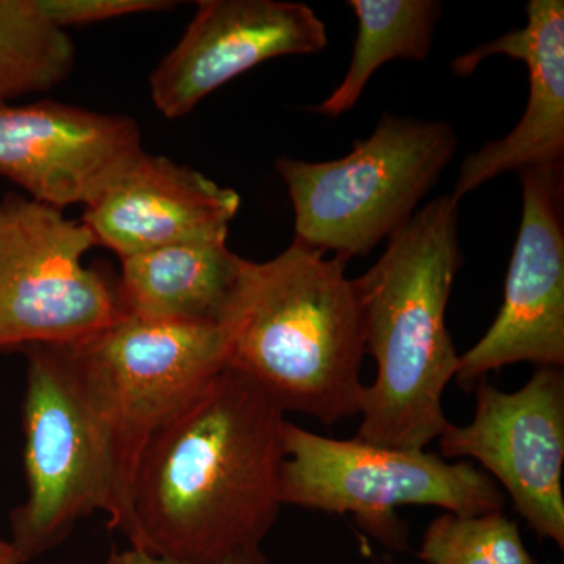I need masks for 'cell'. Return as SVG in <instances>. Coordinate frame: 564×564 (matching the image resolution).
Wrapping results in <instances>:
<instances>
[{"mask_svg": "<svg viewBox=\"0 0 564 564\" xmlns=\"http://www.w3.org/2000/svg\"><path fill=\"white\" fill-rule=\"evenodd\" d=\"M239 207L236 191L144 152L82 221L98 245L124 259L170 245L226 240Z\"/></svg>", "mask_w": 564, "mask_h": 564, "instance_id": "obj_14", "label": "cell"}, {"mask_svg": "<svg viewBox=\"0 0 564 564\" xmlns=\"http://www.w3.org/2000/svg\"><path fill=\"white\" fill-rule=\"evenodd\" d=\"M463 261L459 202L443 195L415 212L383 256L352 280L366 352L378 367L355 440L423 451L447 429L443 395L459 356L445 313Z\"/></svg>", "mask_w": 564, "mask_h": 564, "instance_id": "obj_2", "label": "cell"}, {"mask_svg": "<svg viewBox=\"0 0 564 564\" xmlns=\"http://www.w3.org/2000/svg\"><path fill=\"white\" fill-rule=\"evenodd\" d=\"M143 154L132 118L55 101L0 104V176L35 202L87 209Z\"/></svg>", "mask_w": 564, "mask_h": 564, "instance_id": "obj_11", "label": "cell"}, {"mask_svg": "<svg viewBox=\"0 0 564 564\" xmlns=\"http://www.w3.org/2000/svg\"><path fill=\"white\" fill-rule=\"evenodd\" d=\"M95 247L91 229L58 207L0 199V350L82 343L124 317L118 284L82 262Z\"/></svg>", "mask_w": 564, "mask_h": 564, "instance_id": "obj_8", "label": "cell"}, {"mask_svg": "<svg viewBox=\"0 0 564 564\" xmlns=\"http://www.w3.org/2000/svg\"><path fill=\"white\" fill-rule=\"evenodd\" d=\"M419 556L425 564H536L516 522L502 513L437 516Z\"/></svg>", "mask_w": 564, "mask_h": 564, "instance_id": "obj_18", "label": "cell"}, {"mask_svg": "<svg viewBox=\"0 0 564 564\" xmlns=\"http://www.w3.org/2000/svg\"><path fill=\"white\" fill-rule=\"evenodd\" d=\"M126 315L148 322L221 325L228 322L248 259L226 240L184 242L121 259Z\"/></svg>", "mask_w": 564, "mask_h": 564, "instance_id": "obj_15", "label": "cell"}, {"mask_svg": "<svg viewBox=\"0 0 564 564\" xmlns=\"http://www.w3.org/2000/svg\"><path fill=\"white\" fill-rule=\"evenodd\" d=\"M326 46L325 24L306 3L202 0L180 43L152 70V102L176 120L263 62L317 54Z\"/></svg>", "mask_w": 564, "mask_h": 564, "instance_id": "obj_12", "label": "cell"}, {"mask_svg": "<svg viewBox=\"0 0 564 564\" xmlns=\"http://www.w3.org/2000/svg\"><path fill=\"white\" fill-rule=\"evenodd\" d=\"M282 505L325 513H352L364 530L392 551L406 547L399 505H433L447 513H502L505 496L484 470L447 463L423 451L378 447L318 436L285 422Z\"/></svg>", "mask_w": 564, "mask_h": 564, "instance_id": "obj_7", "label": "cell"}, {"mask_svg": "<svg viewBox=\"0 0 564 564\" xmlns=\"http://www.w3.org/2000/svg\"><path fill=\"white\" fill-rule=\"evenodd\" d=\"M467 426L448 423L440 436L445 458H474L503 485L516 511L538 536L564 549V373L540 367L518 392L480 381Z\"/></svg>", "mask_w": 564, "mask_h": 564, "instance_id": "obj_9", "label": "cell"}, {"mask_svg": "<svg viewBox=\"0 0 564 564\" xmlns=\"http://www.w3.org/2000/svg\"><path fill=\"white\" fill-rule=\"evenodd\" d=\"M74 43L36 0H0V104L50 91L68 79Z\"/></svg>", "mask_w": 564, "mask_h": 564, "instance_id": "obj_17", "label": "cell"}, {"mask_svg": "<svg viewBox=\"0 0 564 564\" xmlns=\"http://www.w3.org/2000/svg\"><path fill=\"white\" fill-rule=\"evenodd\" d=\"M347 261L293 243L248 262L229 315V366L282 411L334 425L361 414L367 386L361 310Z\"/></svg>", "mask_w": 564, "mask_h": 564, "instance_id": "obj_3", "label": "cell"}, {"mask_svg": "<svg viewBox=\"0 0 564 564\" xmlns=\"http://www.w3.org/2000/svg\"><path fill=\"white\" fill-rule=\"evenodd\" d=\"M527 24L452 62L458 76H470L486 58L505 55L524 62L530 93L518 126L503 139L489 141L464 159L454 198L462 199L505 173L564 165V2L530 0Z\"/></svg>", "mask_w": 564, "mask_h": 564, "instance_id": "obj_13", "label": "cell"}, {"mask_svg": "<svg viewBox=\"0 0 564 564\" xmlns=\"http://www.w3.org/2000/svg\"><path fill=\"white\" fill-rule=\"evenodd\" d=\"M458 148L455 129L384 111L372 135L328 162H274L295 214V239L322 254L366 258L417 212Z\"/></svg>", "mask_w": 564, "mask_h": 564, "instance_id": "obj_4", "label": "cell"}, {"mask_svg": "<svg viewBox=\"0 0 564 564\" xmlns=\"http://www.w3.org/2000/svg\"><path fill=\"white\" fill-rule=\"evenodd\" d=\"M44 17L58 28L95 24L126 14L173 9L170 0H36Z\"/></svg>", "mask_w": 564, "mask_h": 564, "instance_id": "obj_19", "label": "cell"}, {"mask_svg": "<svg viewBox=\"0 0 564 564\" xmlns=\"http://www.w3.org/2000/svg\"><path fill=\"white\" fill-rule=\"evenodd\" d=\"M0 564H24L11 541L2 540V538H0Z\"/></svg>", "mask_w": 564, "mask_h": 564, "instance_id": "obj_21", "label": "cell"}, {"mask_svg": "<svg viewBox=\"0 0 564 564\" xmlns=\"http://www.w3.org/2000/svg\"><path fill=\"white\" fill-rule=\"evenodd\" d=\"M104 564H272L261 551L247 552V554H236L210 563H188L177 562V560L162 558L147 554V552L128 549L124 552H111L109 558Z\"/></svg>", "mask_w": 564, "mask_h": 564, "instance_id": "obj_20", "label": "cell"}, {"mask_svg": "<svg viewBox=\"0 0 564 564\" xmlns=\"http://www.w3.org/2000/svg\"><path fill=\"white\" fill-rule=\"evenodd\" d=\"M284 414L242 370L215 375L141 456L131 547L188 563L261 551L282 507Z\"/></svg>", "mask_w": 564, "mask_h": 564, "instance_id": "obj_1", "label": "cell"}, {"mask_svg": "<svg viewBox=\"0 0 564 564\" xmlns=\"http://www.w3.org/2000/svg\"><path fill=\"white\" fill-rule=\"evenodd\" d=\"M70 347L109 437L115 488L109 527L128 536L141 456L154 434L228 366L231 326L124 315Z\"/></svg>", "mask_w": 564, "mask_h": 564, "instance_id": "obj_5", "label": "cell"}, {"mask_svg": "<svg viewBox=\"0 0 564 564\" xmlns=\"http://www.w3.org/2000/svg\"><path fill=\"white\" fill-rule=\"evenodd\" d=\"M518 174L522 218L505 300L491 328L459 356L455 378L467 388L510 364H564V165Z\"/></svg>", "mask_w": 564, "mask_h": 564, "instance_id": "obj_10", "label": "cell"}, {"mask_svg": "<svg viewBox=\"0 0 564 564\" xmlns=\"http://www.w3.org/2000/svg\"><path fill=\"white\" fill-rule=\"evenodd\" d=\"M347 6L358 21L355 50L343 82L313 109L323 117L350 111L384 63L425 61L444 10L437 0H350Z\"/></svg>", "mask_w": 564, "mask_h": 564, "instance_id": "obj_16", "label": "cell"}, {"mask_svg": "<svg viewBox=\"0 0 564 564\" xmlns=\"http://www.w3.org/2000/svg\"><path fill=\"white\" fill-rule=\"evenodd\" d=\"M28 358L22 429L28 497L10 514L22 562L61 545L82 519L115 508L109 437L70 344L21 348Z\"/></svg>", "mask_w": 564, "mask_h": 564, "instance_id": "obj_6", "label": "cell"}]
</instances>
